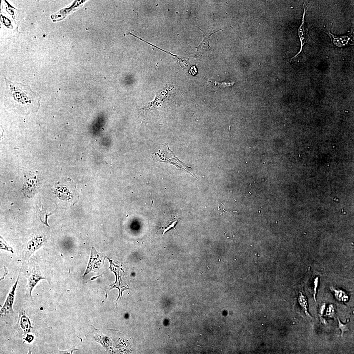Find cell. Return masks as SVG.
<instances>
[{"label": "cell", "mask_w": 354, "mask_h": 354, "mask_svg": "<svg viewBox=\"0 0 354 354\" xmlns=\"http://www.w3.org/2000/svg\"><path fill=\"white\" fill-rule=\"evenodd\" d=\"M215 83L216 86H217V87L219 88H225L230 87V86H232L234 85L235 83V82L229 83H227L226 82H223L222 83Z\"/></svg>", "instance_id": "obj_14"}, {"label": "cell", "mask_w": 354, "mask_h": 354, "mask_svg": "<svg viewBox=\"0 0 354 354\" xmlns=\"http://www.w3.org/2000/svg\"><path fill=\"white\" fill-rule=\"evenodd\" d=\"M335 310L333 305L330 304L327 308L326 313V315L330 317H332L334 315Z\"/></svg>", "instance_id": "obj_13"}, {"label": "cell", "mask_w": 354, "mask_h": 354, "mask_svg": "<svg viewBox=\"0 0 354 354\" xmlns=\"http://www.w3.org/2000/svg\"><path fill=\"white\" fill-rule=\"evenodd\" d=\"M304 12L303 18V22L302 23V25L299 28L298 30V34L300 37V41L301 44V47L300 51L295 56L292 57L291 59V60L294 59L299 54H300L302 51H303V48L304 45L306 44H309V42H311V39L308 33L306 27V25L304 22V19L305 14V8L304 6Z\"/></svg>", "instance_id": "obj_4"}, {"label": "cell", "mask_w": 354, "mask_h": 354, "mask_svg": "<svg viewBox=\"0 0 354 354\" xmlns=\"http://www.w3.org/2000/svg\"><path fill=\"white\" fill-rule=\"evenodd\" d=\"M177 223V221H175L171 223L170 224H168V225L164 227H162V229H163V235H164L165 233L166 232L169 231V230L172 228L174 229L176 231V229H175V225H176Z\"/></svg>", "instance_id": "obj_10"}, {"label": "cell", "mask_w": 354, "mask_h": 354, "mask_svg": "<svg viewBox=\"0 0 354 354\" xmlns=\"http://www.w3.org/2000/svg\"><path fill=\"white\" fill-rule=\"evenodd\" d=\"M338 326L339 329H340L341 331V336H343V333L345 332L348 331L349 330L348 327L347 326V325H344L341 323L340 321V320L339 318H338Z\"/></svg>", "instance_id": "obj_12"}, {"label": "cell", "mask_w": 354, "mask_h": 354, "mask_svg": "<svg viewBox=\"0 0 354 354\" xmlns=\"http://www.w3.org/2000/svg\"><path fill=\"white\" fill-rule=\"evenodd\" d=\"M76 350H80L76 349L75 347L73 346L71 348V349L66 351H60V353L61 354H72L73 351Z\"/></svg>", "instance_id": "obj_15"}, {"label": "cell", "mask_w": 354, "mask_h": 354, "mask_svg": "<svg viewBox=\"0 0 354 354\" xmlns=\"http://www.w3.org/2000/svg\"><path fill=\"white\" fill-rule=\"evenodd\" d=\"M1 247L0 248L1 249L6 250L7 251L14 253L13 249L12 247L9 246L5 242L1 240V247Z\"/></svg>", "instance_id": "obj_11"}, {"label": "cell", "mask_w": 354, "mask_h": 354, "mask_svg": "<svg viewBox=\"0 0 354 354\" xmlns=\"http://www.w3.org/2000/svg\"><path fill=\"white\" fill-rule=\"evenodd\" d=\"M17 327L22 333L26 334L30 332L33 328L31 326L30 319L26 315L25 312L19 314Z\"/></svg>", "instance_id": "obj_3"}, {"label": "cell", "mask_w": 354, "mask_h": 354, "mask_svg": "<svg viewBox=\"0 0 354 354\" xmlns=\"http://www.w3.org/2000/svg\"><path fill=\"white\" fill-rule=\"evenodd\" d=\"M6 88L5 104L22 113L37 111L40 106L38 94L27 85L13 83L5 79Z\"/></svg>", "instance_id": "obj_1"}, {"label": "cell", "mask_w": 354, "mask_h": 354, "mask_svg": "<svg viewBox=\"0 0 354 354\" xmlns=\"http://www.w3.org/2000/svg\"><path fill=\"white\" fill-rule=\"evenodd\" d=\"M299 304L301 307L303 308L305 313L308 314L307 312V302L305 297L302 294L299 296L298 298Z\"/></svg>", "instance_id": "obj_9"}, {"label": "cell", "mask_w": 354, "mask_h": 354, "mask_svg": "<svg viewBox=\"0 0 354 354\" xmlns=\"http://www.w3.org/2000/svg\"><path fill=\"white\" fill-rule=\"evenodd\" d=\"M318 278H315L314 282V294L313 297L315 301L316 302V289L318 286Z\"/></svg>", "instance_id": "obj_16"}, {"label": "cell", "mask_w": 354, "mask_h": 354, "mask_svg": "<svg viewBox=\"0 0 354 354\" xmlns=\"http://www.w3.org/2000/svg\"><path fill=\"white\" fill-rule=\"evenodd\" d=\"M199 28V29L200 30L202 31L203 33V40L202 42L198 46L195 47L197 49V53L198 54H202L204 52L207 51L208 50H210L211 47L209 45V42L211 37L212 34L217 32L220 30L216 31H213L211 33L208 34L206 33L205 31L201 30L199 28Z\"/></svg>", "instance_id": "obj_5"}, {"label": "cell", "mask_w": 354, "mask_h": 354, "mask_svg": "<svg viewBox=\"0 0 354 354\" xmlns=\"http://www.w3.org/2000/svg\"><path fill=\"white\" fill-rule=\"evenodd\" d=\"M21 269L20 270L18 278L9 293L4 306L1 310V318L13 313V306L15 298L16 290L19 280Z\"/></svg>", "instance_id": "obj_2"}, {"label": "cell", "mask_w": 354, "mask_h": 354, "mask_svg": "<svg viewBox=\"0 0 354 354\" xmlns=\"http://www.w3.org/2000/svg\"><path fill=\"white\" fill-rule=\"evenodd\" d=\"M46 279L45 278L37 274L31 275L29 278L28 285L29 292L31 300L32 301H33V299L32 296H31V292H32L34 287L40 280H46Z\"/></svg>", "instance_id": "obj_6"}, {"label": "cell", "mask_w": 354, "mask_h": 354, "mask_svg": "<svg viewBox=\"0 0 354 354\" xmlns=\"http://www.w3.org/2000/svg\"><path fill=\"white\" fill-rule=\"evenodd\" d=\"M325 307H326V305H325V304H324L321 306L320 310V314L321 315H322L323 314Z\"/></svg>", "instance_id": "obj_17"}, {"label": "cell", "mask_w": 354, "mask_h": 354, "mask_svg": "<svg viewBox=\"0 0 354 354\" xmlns=\"http://www.w3.org/2000/svg\"><path fill=\"white\" fill-rule=\"evenodd\" d=\"M44 242V240L41 237L34 239L28 243L27 246V249L31 254H33L37 250L41 248Z\"/></svg>", "instance_id": "obj_7"}, {"label": "cell", "mask_w": 354, "mask_h": 354, "mask_svg": "<svg viewBox=\"0 0 354 354\" xmlns=\"http://www.w3.org/2000/svg\"><path fill=\"white\" fill-rule=\"evenodd\" d=\"M330 289L334 292L336 298L339 301L345 302L348 300L349 298L345 292L340 290H335L334 289L333 287H331Z\"/></svg>", "instance_id": "obj_8"}]
</instances>
